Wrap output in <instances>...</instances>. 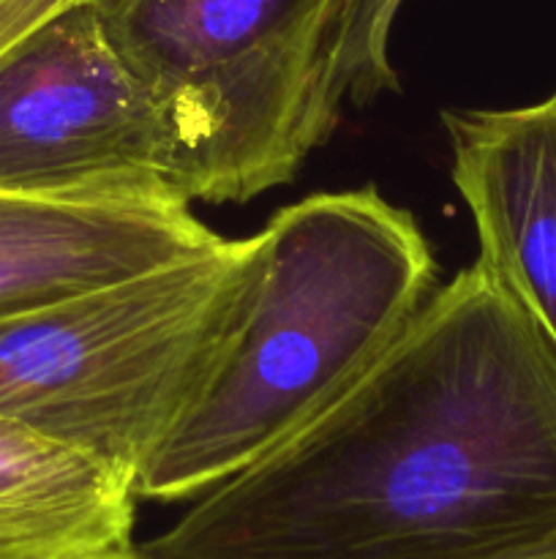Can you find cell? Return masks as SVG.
<instances>
[{"label": "cell", "instance_id": "cell-1", "mask_svg": "<svg viewBox=\"0 0 556 559\" xmlns=\"http://www.w3.org/2000/svg\"><path fill=\"white\" fill-rule=\"evenodd\" d=\"M556 527V347L480 260L150 559H478Z\"/></svg>", "mask_w": 556, "mask_h": 559}, {"label": "cell", "instance_id": "cell-2", "mask_svg": "<svg viewBox=\"0 0 556 559\" xmlns=\"http://www.w3.org/2000/svg\"><path fill=\"white\" fill-rule=\"evenodd\" d=\"M262 233L249 311L200 396L136 475V500H196L347 391L434 295L436 257L374 186L319 191Z\"/></svg>", "mask_w": 556, "mask_h": 559}, {"label": "cell", "instance_id": "cell-3", "mask_svg": "<svg viewBox=\"0 0 556 559\" xmlns=\"http://www.w3.org/2000/svg\"><path fill=\"white\" fill-rule=\"evenodd\" d=\"M259 267L262 233L221 238L153 271L0 314V420L136 484L227 355Z\"/></svg>", "mask_w": 556, "mask_h": 559}, {"label": "cell", "instance_id": "cell-4", "mask_svg": "<svg viewBox=\"0 0 556 559\" xmlns=\"http://www.w3.org/2000/svg\"><path fill=\"white\" fill-rule=\"evenodd\" d=\"M349 0H134L101 16L172 134L191 202L289 183L343 102Z\"/></svg>", "mask_w": 556, "mask_h": 559}, {"label": "cell", "instance_id": "cell-5", "mask_svg": "<svg viewBox=\"0 0 556 559\" xmlns=\"http://www.w3.org/2000/svg\"><path fill=\"white\" fill-rule=\"evenodd\" d=\"M0 191L191 202L161 107L90 5L0 55Z\"/></svg>", "mask_w": 556, "mask_h": 559}, {"label": "cell", "instance_id": "cell-6", "mask_svg": "<svg viewBox=\"0 0 556 559\" xmlns=\"http://www.w3.org/2000/svg\"><path fill=\"white\" fill-rule=\"evenodd\" d=\"M442 126L478 260L556 347V93L512 109H447Z\"/></svg>", "mask_w": 556, "mask_h": 559}, {"label": "cell", "instance_id": "cell-7", "mask_svg": "<svg viewBox=\"0 0 556 559\" xmlns=\"http://www.w3.org/2000/svg\"><path fill=\"white\" fill-rule=\"evenodd\" d=\"M218 240L183 200L0 191V314L153 271Z\"/></svg>", "mask_w": 556, "mask_h": 559}, {"label": "cell", "instance_id": "cell-8", "mask_svg": "<svg viewBox=\"0 0 556 559\" xmlns=\"http://www.w3.org/2000/svg\"><path fill=\"white\" fill-rule=\"evenodd\" d=\"M134 484L87 453L0 420V559L131 549Z\"/></svg>", "mask_w": 556, "mask_h": 559}, {"label": "cell", "instance_id": "cell-9", "mask_svg": "<svg viewBox=\"0 0 556 559\" xmlns=\"http://www.w3.org/2000/svg\"><path fill=\"white\" fill-rule=\"evenodd\" d=\"M403 0H349L338 47V85L343 98L368 104L396 91V71L387 60V38Z\"/></svg>", "mask_w": 556, "mask_h": 559}, {"label": "cell", "instance_id": "cell-10", "mask_svg": "<svg viewBox=\"0 0 556 559\" xmlns=\"http://www.w3.org/2000/svg\"><path fill=\"white\" fill-rule=\"evenodd\" d=\"M55 0H0V55L36 27Z\"/></svg>", "mask_w": 556, "mask_h": 559}, {"label": "cell", "instance_id": "cell-11", "mask_svg": "<svg viewBox=\"0 0 556 559\" xmlns=\"http://www.w3.org/2000/svg\"><path fill=\"white\" fill-rule=\"evenodd\" d=\"M478 559H556V527L548 530V533L534 535V538L512 544L507 546V549L491 551V555Z\"/></svg>", "mask_w": 556, "mask_h": 559}, {"label": "cell", "instance_id": "cell-12", "mask_svg": "<svg viewBox=\"0 0 556 559\" xmlns=\"http://www.w3.org/2000/svg\"><path fill=\"white\" fill-rule=\"evenodd\" d=\"M76 559H150L145 557L142 551H136L134 546L131 549H120V551H107V555H90V557H76Z\"/></svg>", "mask_w": 556, "mask_h": 559}]
</instances>
